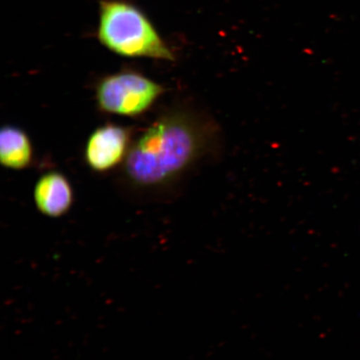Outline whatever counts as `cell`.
I'll use <instances>...</instances> for the list:
<instances>
[{"instance_id": "obj_4", "label": "cell", "mask_w": 360, "mask_h": 360, "mask_svg": "<svg viewBox=\"0 0 360 360\" xmlns=\"http://www.w3.org/2000/svg\"><path fill=\"white\" fill-rule=\"evenodd\" d=\"M131 134L123 126L107 124L90 134L84 150L89 167L106 172L124 162L131 146Z\"/></svg>"}, {"instance_id": "obj_6", "label": "cell", "mask_w": 360, "mask_h": 360, "mask_svg": "<svg viewBox=\"0 0 360 360\" xmlns=\"http://www.w3.org/2000/svg\"><path fill=\"white\" fill-rule=\"evenodd\" d=\"M33 146L30 139L19 127L4 125L0 130V162L4 167L24 169L33 160Z\"/></svg>"}, {"instance_id": "obj_2", "label": "cell", "mask_w": 360, "mask_h": 360, "mask_svg": "<svg viewBox=\"0 0 360 360\" xmlns=\"http://www.w3.org/2000/svg\"><path fill=\"white\" fill-rule=\"evenodd\" d=\"M98 38L110 51L125 57L173 61L172 52L145 15L128 4H101Z\"/></svg>"}, {"instance_id": "obj_5", "label": "cell", "mask_w": 360, "mask_h": 360, "mask_svg": "<svg viewBox=\"0 0 360 360\" xmlns=\"http://www.w3.org/2000/svg\"><path fill=\"white\" fill-rule=\"evenodd\" d=\"M36 208L51 218L65 215L74 202V192L64 174L52 171L45 173L36 182L34 190Z\"/></svg>"}, {"instance_id": "obj_3", "label": "cell", "mask_w": 360, "mask_h": 360, "mask_svg": "<svg viewBox=\"0 0 360 360\" xmlns=\"http://www.w3.org/2000/svg\"><path fill=\"white\" fill-rule=\"evenodd\" d=\"M164 92L155 81L134 72L107 76L97 85L98 107L108 114L137 116L147 111Z\"/></svg>"}, {"instance_id": "obj_1", "label": "cell", "mask_w": 360, "mask_h": 360, "mask_svg": "<svg viewBox=\"0 0 360 360\" xmlns=\"http://www.w3.org/2000/svg\"><path fill=\"white\" fill-rule=\"evenodd\" d=\"M206 134L186 112H169L131 143L123 174L142 190L167 186L193 163L206 146Z\"/></svg>"}]
</instances>
